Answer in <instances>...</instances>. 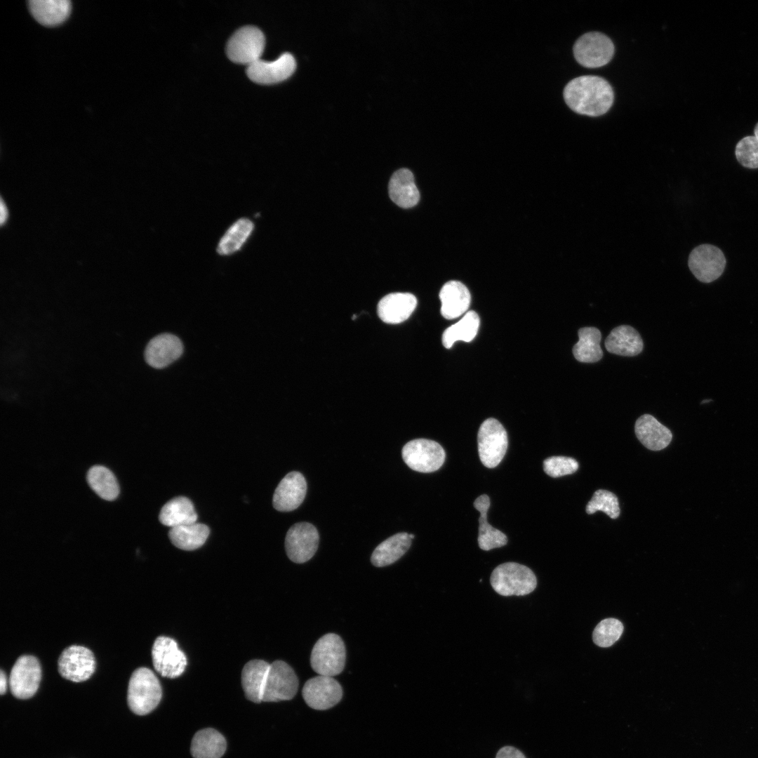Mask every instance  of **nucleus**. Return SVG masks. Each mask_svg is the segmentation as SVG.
<instances>
[{"label":"nucleus","mask_w":758,"mask_h":758,"mask_svg":"<svg viewBox=\"0 0 758 758\" xmlns=\"http://www.w3.org/2000/svg\"><path fill=\"white\" fill-rule=\"evenodd\" d=\"M578 341L572 352L576 359L582 363H595L603 357L600 346L601 334L595 327H583L578 331Z\"/></svg>","instance_id":"nucleus-30"},{"label":"nucleus","mask_w":758,"mask_h":758,"mask_svg":"<svg viewBox=\"0 0 758 758\" xmlns=\"http://www.w3.org/2000/svg\"><path fill=\"white\" fill-rule=\"evenodd\" d=\"M480 320L474 311H469L457 323L447 328L442 335V343L446 348H451L458 340L470 342L476 336Z\"/></svg>","instance_id":"nucleus-33"},{"label":"nucleus","mask_w":758,"mask_h":758,"mask_svg":"<svg viewBox=\"0 0 758 758\" xmlns=\"http://www.w3.org/2000/svg\"><path fill=\"white\" fill-rule=\"evenodd\" d=\"M28 4L34 18L46 26L60 24L71 11V2L68 0H30Z\"/></svg>","instance_id":"nucleus-28"},{"label":"nucleus","mask_w":758,"mask_h":758,"mask_svg":"<svg viewBox=\"0 0 758 758\" xmlns=\"http://www.w3.org/2000/svg\"><path fill=\"white\" fill-rule=\"evenodd\" d=\"M417 305L415 295L409 293H392L384 296L378 304V314L385 323L400 324L411 315Z\"/></svg>","instance_id":"nucleus-19"},{"label":"nucleus","mask_w":758,"mask_h":758,"mask_svg":"<svg viewBox=\"0 0 758 758\" xmlns=\"http://www.w3.org/2000/svg\"><path fill=\"white\" fill-rule=\"evenodd\" d=\"M710 401H711V399H706V400L703 401L701 403L704 404L705 402H709Z\"/></svg>","instance_id":"nucleus-43"},{"label":"nucleus","mask_w":758,"mask_h":758,"mask_svg":"<svg viewBox=\"0 0 758 758\" xmlns=\"http://www.w3.org/2000/svg\"><path fill=\"white\" fill-rule=\"evenodd\" d=\"M183 348L178 337L171 333H161L147 343L145 350V359L152 368H164L180 358Z\"/></svg>","instance_id":"nucleus-17"},{"label":"nucleus","mask_w":758,"mask_h":758,"mask_svg":"<svg viewBox=\"0 0 758 758\" xmlns=\"http://www.w3.org/2000/svg\"><path fill=\"white\" fill-rule=\"evenodd\" d=\"M577 62L588 68L602 67L610 62L614 54V45L605 34L588 32L582 35L573 46Z\"/></svg>","instance_id":"nucleus-8"},{"label":"nucleus","mask_w":758,"mask_h":758,"mask_svg":"<svg viewBox=\"0 0 758 758\" xmlns=\"http://www.w3.org/2000/svg\"><path fill=\"white\" fill-rule=\"evenodd\" d=\"M735 155L738 161L747 168H758V139L746 135L736 144Z\"/></svg>","instance_id":"nucleus-37"},{"label":"nucleus","mask_w":758,"mask_h":758,"mask_svg":"<svg viewBox=\"0 0 758 758\" xmlns=\"http://www.w3.org/2000/svg\"><path fill=\"white\" fill-rule=\"evenodd\" d=\"M152 663L155 670L162 677L174 679L185 671L187 660L184 652L172 638L159 636L152 646Z\"/></svg>","instance_id":"nucleus-12"},{"label":"nucleus","mask_w":758,"mask_h":758,"mask_svg":"<svg viewBox=\"0 0 758 758\" xmlns=\"http://www.w3.org/2000/svg\"><path fill=\"white\" fill-rule=\"evenodd\" d=\"M753 132L754 135L758 139V122L755 124Z\"/></svg>","instance_id":"nucleus-42"},{"label":"nucleus","mask_w":758,"mask_h":758,"mask_svg":"<svg viewBox=\"0 0 758 758\" xmlns=\"http://www.w3.org/2000/svg\"><path fill=\"white\" fill-rule=\"evenodd\" d=\"M96 661L93 653L88 648L71 645L63 650L58 661L60 674L65 679L81 682L88 679L94 673Z\"/></svg>","instance_id":"nucleus-10"},{"label":"nucleus","mask_w":758,"mask_h":758,"mask_svg":"<svg viewBox=\"0 0 758 758\" xmlns=\"http://www.w3.org/2000/svg\"><path fill=\"white\" fill-rule=\"evenodd\" d=\"M474 506L480 512L478 536L479 547L488 551L505 545L507 543L506 535L487 521V512L490 507L489 497L486 494L481 495L474 500Z\"/></svg>","instance_id":"nucleus-25"},{"label":"nucleus","mask_w":758,"mask_h":758,"mask_svg":"<svg viewBox=\"0 0 758 758\" xmlns=\"http://www.w3.org/2000/svg\"><path fill=\"white\" fill-rule=\"evenodd\" d=\"M346 651L341 637L334 633L322 636L316 642L310 656L311 666L319 675L339 674L345 667Z\"/></svg>","instance_id":"nucleus-4"},{"label":"nucleus","mask_w":758,"mask_h":758,"mask_svg":"<svg viewBox=\"0 0 758 758\" xmlns=\"http://www.w3.org/2000/svg\"><path fill=\"white\" fill-rule=\"evenodd\" d=\"M634 432L639 441L651 451L666 448L672 438L671 431L650 414H644L637 420Z\"/></svg>","instance_id":"nucleus-20"},{"label":"nucleus","mask_w":758,"mask_h":758,"mask_svg":"<svg viewBox=\"0 0 758 758\" xmlns=\"http://www.w3.org/2000/svg\"><path fill=\"white\" fill-rule=\"evenodd\" d=\"M197 518L193 503L185 496L175 497L168 501L159 515L160 522L171 528L195 523Z\"/></svg>","instance_id":"nucleus-26"},{"label":"nucleus","mask_w":758,"mask_h":758,"mask_svg":"<svg viewBox=\"0 0 758 758\" xmlns=\"http://www.w3.org/2000/svg\"><path fill=\"white\" fill-rule=\"evenodd\" d=\"M597 511L606 513L611 519L620 515V507L616 496L606 490L596 491L586 506V512L592 514Z\"/></svg>","instance_id":"nucleus-35"},{"label":"nucleus","mask_w":758,"mask_h":758,"mask_svg":"<svg viewBox=\"0 0 758 758\" xmlns=\"http://www.w3.org/2000/svg\"><path fill=\"white\" fill-rule=\"evenodd\" d=\"M265 44L262 31L253 26L239 29L229 39L226 53L234 62L248 66L260 60Z\"/></svg>","instance_id":"nucleus-7"},{"label":"nucleus","mask_w":758,"mask_h":758,"mask_svg":"<svg viewBox=\"0 0 758 758\" xmlns=\"http://www.w3.org/2000/svg\"><path fill=\"white\" fill-rule=\"evenodd\" d=\"M477 444L482 464L488 468L496 467L507 451L508 439L506 430L496 419L488 418L479 427Z\"/></svg>","instance_id":"nucleus-5"},{"label":"nucleus","mask_w":758,"mask_h":758,"mask_svg":"<svg viewBox=\"0 0 758 758\" xmlns=\"http://www.w3.org/2000/svg\"><path fill=\"white\" fill-rule=\"evenodd\" d=\"M563 95L573 111L590 117H599L607 112L614 99L609 83L593 75L581 76L570 81L564 89Z\"/></svg>","instance_id":"nucleus-1"},{"label":"nucleus","mask_w":758,"mask_h":758,"mask_svg":"<svg viewBox=\"0 0 758 758\" xmlns=\"http://www.w3.org/2000/svg\"><path fill=\"white\" fill-rule=\"evenodd\" d=\"M307 705L317 710H328L340 702L343 689L332 677L319 675L308 679L302 691Z\"/></svg>","instance_id":"nucleus-15"},{"label":"nucleus","mask_w":758,"mask_h":758,"mask_svg":"<svg viewBox=\"0 0 758 758\" xmlns=\"http://www.w3.org/2000/svg\"><path fill=\"white\" fill-rule=\"evenodd\" d=\"M41 679V667L38 659L31 655H22L17 659L11 671V691L17 698H29L37 691Z\"/></svg>","instance_id":"nucleus-9"},{"label":"nucleus","mask_w":758,"mask_h":758,"mask_svg":"<svg viewBox=\"0 0 758 758\" xmlns=\"http://www.w3.org/2000/svg\"><path fill=\"white\" fill-rule=\"evenodd\" d=\"M253 223L248 218H240L234 222L220 239L217 251L228 255L239 251L253 230Z\"/></svg>","instance_id":"nucleus-32"},{"label":"nucleus","mask_w":758,"mask_h":758,"mask_svg":"<svg viewBox=\"0 0 758 758\" xmlns=\"http://www.w3.org/2000/svg\"><path fill=\"white\" fill-rule=\"evenodd\" d=\"M578 467L576 460L566 456H552L543 461L545 472L552 477L571 474L578 470Z\"/></svg>","instance_id":"nucleus-38"},{"label":"nucleus","mask_w":758,"mask_h":758,"mask_svg":"<svg viewBox=\"0 0 758 758\" xmlns=\"http://www.w3.org/2000/svg\"><path fill=\"white\" fill-rule=\"evenodd\" d=\"M389 194L392 201L401 208H411L418 204L420 194L411 171L401 168L393 173L389 182Z\"/></svg>","instance_id":"nucleus-24"},{"label":"nucleus","mask_w":758,"mask_h":758,"mask_svg":"<svg viewBox=\"0 0 758 758\" xmlns=\"http://www.w3.org/2000/svg\"><path fill=\"white\" fill-rule=\"evenodd\" d=\"M209 533V528L206 525L195 522L171 528L168 537L176 547L183 550H194L205 543Z\"/></svg>","instance_id":"nucleus-31"},{"label":"nucleus","mask_w":758,"mask_h":758,"mask_svg":"<svg viewBox=\"0 0 758 758\" xmlns=\"http://www.w3.org/2000/svg\"><path fill=\"white\" fill-rule=\"evenodd\" d=\"M496 758H526L518 749L512 746H505L499 750Z\"/></svg>","instance_id":"nucleus-39"},{"label":"nucleus","mask_w":758,"mask_h":758,"mask_svg":"<svg viewBox=\"0 0 758 758\" xmlns=\"http://www.w3.org/2000/svg\"><path fill=\"white\" fill-rule=\"evenodd\" d=\"M162 697L161 684L148 667L137 668L128 682L127 702L131 710L138 715H145L154 710Z\"/></svg>","instance_id":"nucleus-2"},{"label":"nucleus","mask_w":758,"mask_h":758,"mask_svg":"<svg viewBox=\"0 0 758 758\" xmlns=\"http://www.w3.org/2000/svg\"><path fill=\"white\" fill-rule=\"evenodd\" d=\"M404 463L413 470L430 473L439 470L444 463L446 453L437 442L416 439L407 442L401 451Z\"/></svg>","instance_id":"nucleus-6"},{"label":"nucleus","mask_w":758,"mask_h":758,"mask_svg":"<svg viewBox=\"0 0 758 758\" xmlns=\"http://www.w3.org/2000/svg\"><path fill=\"white\" fill-rule=\"evenodd\" d=\"M623 632L622 623L616 618H606L601 620L594 628L592 634L593 641L601 647L612 646L621 636Z\"/></svg>","instance_id":"nucleus-36"},{"label":"nucleus","mask_w":758,"mask_h":758,"mask_svg":"<svg viewBox=\"0 0 758 758\" xmlns=\"http://www.w3.org/2000/svg\"><path fill=\"white\" fill-rule=\"evenodd\" d=\"M319 541V533L312 524L308 522L295 524L286 533L285 539L286 554L295 563H305L315 554Z\"/></svg>","instance_id":"nucleus-14"},{"label":"nucleus","mask_w":758,"mask_h":758,"mask_svg":"<svg viewBox=\"0 0 758 758\" xmlns=\"http://www.w3.org/2000/svg\"><path fill=\"white\" fill-rule=\"evenodd\" d=\"M87 481L91 488L102 498L114 500L119 488L113 473L107 468L96 465L92 467L87 474Z\"/></svg>","instance_id":"nucleus-34"},{"label":"nucleus","mask_w":758,"mask_h":758,"mask_svg":"<svg viewBox=\"0 0 758 758\" xmlns=\"http://www.w3.org/2000/svg\"><path fill=\"white\" fill-rule=\"evenodd\" d=\"M490 582L498 594L505 597L526 595L537 585V579L532 570L516 562H506L498 566L491 573Z\"/></svg>","instance_id":"nucleus-3"},{"label":"nucleus","mask_w":758,"mask_h":758,"mask_svg":"<svg viewBox=\"0 0 758 758\" xmlns=\"http://www.w3.org/2000/svg\"><path fill=\"white\" fill-rule=\"evenodd\" d=\"M441 314L446 319H453L465 313L470 307L471 296L467 288L458 281H449L439 292Z\"/></svg>","instance_id":"nucleus-21"},{"label":"nucleus","mask_w":758,"mask_h":758,"mask_svg":"<svg viewBox=\"0 0 758 758\" xmlns=\"http://www.w3.org/2000/svg\"><path fill=\"white\" fill-rule=\"evenodd\" d=\"M270 664L263 660H251L244 665L241 676L246 698L251 702L262 701L264 688Z\"/></svg>","instance_id":"nucleus-23"},{"label":"nucleus","mask_w":758,"mask_h":758,"mask_svg":"<svg viewBox=\"0 0 758 758\" xmlns=\"http://www.w3.org/2000/svg\"><path fill=\"white\" fill-rule=\"evenodd\" d=\"M307 491V482L299 472H291L279 482L275 489L272 504L278 511L295 510L302 503Z\"/></svg>","instance_id":"nucleus-18"},{"label":"nucleus","mask_w":758,"mask_h":758,"mask_svg":"<svg viewBox=\"0 0 758 758\" xmlns=\"http://www.w3.org/2000/svg\"><path fill=\"white\" fill-rule=\"evenodd\" d=\"M411 538L406 532L398 533L379 544L372 553L371 563L377 567L390 565L400 559L409 549Z\"/></svg>","instance_id":"nucleus-29"},{"label":"nucleus","mask_w":758,"mask_h":758,"mask_svg":"<svg viewBox=\"0 0 758 758\" xmlns=\"http://www.w3.org/2000/svg\"><path fill=\"white\" fill-rule=\"evenodd\" d=\"M606 350L623 357H634L643 350V340L638 331L628 325L614 328L605 340Z\"/></svg>","instance_id":"nucleus-22"},{"label":"nucleus","mask_w":758,"mask_h":758,"mask_svg":"<svg viewBox=\"0 0 758 758\" xmlns=\"http://www.w3.org/2000/svg\"><path fill=\"white\" fill-rule=\"evenodd\" d=\"M227 747L226 740L218 731L207 728L197 731L192 738L190 751L194 758H220Z\"/></svg>","instance_id":"nucleus-27"},{"label":"nucleus","mask_w":758,"mask_h":758,"mask_svg":"<svg viewBox=\"0 0 758 758\" xmlns=\"http://www.w3.org/2000/svg\"><path fill=\"white\" fill-rule=\"evenodd\" d=\"M296 68L294 57L285 53L276 60L267 62L258 60L246 69L248 78L258 84H272L282 81L291 77Z\"/></svg>","instance_id":"nucleus-16"},{"label":"nucleus","mask_w":758,"mask_h":758,"mask_svg":"<svg viewBox=\"0 0 758 758\" xmlns=\"http://www.w3.org/2000/svg\"><path fill=\"white\" fill-rule=\"evenodd\" d=\"M688 265L698 280L710 283L722 274L726 258L719 248L711 244H702L692 250Z\"/></svg>","instance_id":"nucleus-13"},{"label":"nucleus","mask_w":758,"mask_h":758,"mask_svg":"<svg viewBox=\"0 0 758 758\" xmlns=\"http://www.w3.org/2000/svg\"><path fill=\"white\" fill-rule=\"evenodd\" d=\"M7 689V678L5 672L1 670L0 672V693L4 695L6 692Z\"/></svg>","instance_id":"nucleus-40"},{"label":"nucleus","mask_w":758,"mask_h":758,"mask_svg":"<svg viewBox=\"0 0 758 758\" xmlns=\"http://www.w3.org/2000/svg\"><path fill=\"white\" fill-rule=\"evenodd\" d=\"M1 223L3 225L6 222L8 217V211L4 201H1Z\"/></svg>","instance_id":"nucleus-41"},{"label":"nucleus","mask_w":758,"mask_h":758,"mask_svg":"<svg viewBox=\"0 0 758 758\" xmlns=\"http://www.w3.org/2000/svg\"><path fill=\"white\" fill-rule=\"evenodd\" d=\"M409 536H410V538L411 539H413L415 537L413 534H411V533L409 534Z\"/></svg>","instance_id":"nucleus-44"},{"label":"nucleus","mask_w":758,"mask_h":758,"mask_svg":"<svg viewBox=\"0 0 758 758\" xmlns=\"http://www.w3.org/2000/svg\"><path fill=\"white\" fill-rule=\"evenodd\" d=\"M298 687V677L293 668L283 660H275L270 666L262 701L291 700L295 696Z\"/></svg>","instance_id":"nucleus-11"}]
</instances>
